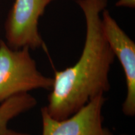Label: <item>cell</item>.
I'll return each mask as SVG.
<instances>
[{"instance_id": "5", "label": "cell", "mask_w": 135, "mask_h": 135, "mask_svg": "<svg viewBox=\"0 0 135 135\" xmlns=\"http://www.w3.org/2000/svg\"><path fill=\"white\" fill-rule=\"evenodd\" d=\"M101 26L114 56L117 57L125 75L126 95L122 111L126 116L135 115V43L121 29L108 9L102 11Z\"/></svg>"}, {"instance_id": "1", "label": "cell", "mask_w": 135, "mask_h": 135, "mask_svg": "<svg viewBox=\"0 0 135 135\" xmlns=\"http://www.w3.org/2000/svg\"><path fill=\"white\" fill-rule=\"evenodd\" d=\"M108 2V0H76L85 18V41L76 63L55 73L48 104L45 107L56 119L69 117L110 89L109 75L115 56L104 36L101 19Z\"/></svg>"}, {"instance_id": "7", "label": "cell", "mask_w": 135, "mask_h": 135, "mask_svg": "<svg viewBox=\"0 0 135 135\" xmlns=\"http://www.w3.org/2000/svg\"><path fill=\"white\" fill-rule=\"evenodd\" d=\"M116 7L134 8L135 0H118L116 3Z\"/></svg>"}, {"instance_id": "6", "label": "cell", "mask_w": 135, "mask_h": 135, "mask_svg": "<svg viewBox=\"0 0 135 135\" xmlns=\"http://www.w3.org/2000/svg\"><path fill=\"white\" fill-rule=\"evenodd\" d=\"M37 100L29 93L13 96L0 104V135H30L9 128V123L35 107Z\"/></svg>"}, {"instance_id": "4", "label": "cell", "mask_w": 135, "mask_h": 135, "mask_svg": "<svg viewBox=\"0 0 135 135\" xmlns=\"http://www.w3.org/2000/svg\"><path fill=\"white\" fill-rule=\"evenodd\" d=\"M104 95L91 99L75 113L65 119L52 118L45 107L41 109L42 135H114L103 126Z\"/></svg>"}, {"instance_id": "8", "label": "cell", "mask_w": 135, "mask_h": 135, "mask_svg": "<svg viewBox=\"0 0 135 135\" xmlns=\"http://www.w3.org/2000/svg\"><path fill=\"white\" fill-rule=\"evenodd\" d=\"M121 135H128V134H121Z\"/></svg>"}, {"instance_id": "2", "label": "cell", "mask_w": 135, "mask_h": 135, "mask_svg": "<svg viewBox=\"0 0 135 135\" xmlns=\"http://www.w3.org/2000/svg\"><path fill=\"white\" fill-rule=\"evenodd\" d=\"M30 50L27 47L14 50L0 40V104L34 89H51L53 78L38 70Z\"/></svg>"}, {"instance_id": "3", "label": "cell", "mask_w": 135, "mask_h": 135, "mask_svg": "<svg viewBox=\"0 0 135 135\" xmlns=\"http://www.w3.org/2000/svg\"><path fill=\"white\" fill-rule=\"evenodd\" d=\"M55 0H15L4 23L6 43L18 50H36L44 46L39 31V20Z\"/></svg>"}]
</instances>
